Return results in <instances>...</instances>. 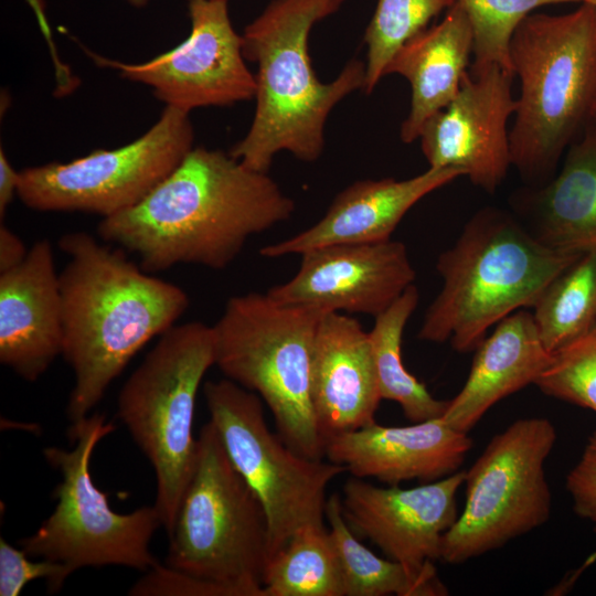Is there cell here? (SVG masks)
Here are the masks:
<instances>
[{
  "label": "cell",
  "mask_w": 596,
  "mask_h": 596,
  "mask_svg": "<svg viewBox=\"0 0 596 596\" xmlns=\"http://www.w3.org/2000/svg\"><path fill=\"white\" fill-rule=\"evenodd\" d=\"M582 2H586L596 7V0H582Z\"/></svg>",
  "instance_id": "cell-37"
},
{
  "label": "cell",
  "mask_w": 596,
  "mask_h": 596,
  "mask_svg": "<svg viewBox=\"0 0 596 596\" xmlns=\"http://www.w3.org/2000/svg\"><path fill=\"white\" fill-rule=\"evenodd\" d=\"M472 447L467 433L440 417L408 426L376 422L329 437L324 457L353 477H373L390 486L402 481L432 482L458 471Z\"/></svg>",
  "instance_id": "cell-18"
},
{
  "label": "cell",
  "mask_w": 596,
  "mask_h": 596,
  "mask_svg": "<svg viewBox=\"0 0 596 596\" xmlns=\"http://www.w3.org/2000/svg\"><path fill=\"white\" fill-rule=\"evenodd\" d=\"M263 587L265 596H343L339 560L324 523L292 534L269 558Z\"/></svg>",
  "instance_id": "cell-26"
},
{
  "label": "cell",
  "mask_w": 596,
  "mask_h": 596,
  "mask_svg": "<svg viewBox=\"0 0 596 596\" xmlns=\"http://www.w3.org/2000/svg\"><path fill=\"white\" fill-rule=\"evenodd\" d=\"M214 361L212 326L174 324L160 336L117 397L118 418L153 468V505L168 534L195 468V398Z\"/></svg>",
  "instance_id": "cell-8"
},
{
  "label": "cell",
  "mask_w": 596,
  "mask_h": 596,
  "mask_svg": "<svg viewBox=\"0 0 596 596\" xmlns=\"http://www.w3.org/2000/svg\"><path fill=\"white\" fill-rule=\"evenodd\" d=\"M114 429L104 415L89 414L68 428L73 449L44 448L45 460L62 480L53 491L52 513L33 534L18 541L30 557L60 563L71 573L111 565L147 572L159 564L150 552V541L161 525L156 507L118 513L92 479V454Z\"/></svg>",
  "instance_id": "cell-9"
},
{
  "label": "cell",
  "mask_w": 596,
  "mask_h": 596,
  "mask_svg": "<svg viewBox=\"0 0 596 596\" xmlns=\"http://www.w3.org/2000/svg\"><path fill=\"white\" fill-rule=\"evenodd\" d=\"M510 204L545 246L575 254L596 251V123L567 148L550 181L515 191Z\"/></svg>",
  "instance_id": "cell-21"
},
{
  "label": "cell",
  "mask_w": 596,
  "mask_h": 596,
  "mask_svg": "<svg viewBox=\"0 0 596 596\" xmlns=\"http://www.w3.org/2000/svg\"><path fill=\"white\" fill-rule=\"evenodd\" d=\"M557 434L544 417L521 418L494 435L465 471L464 509L441 540L440 560L461 564L547 522L544 465Z\"/></svg>",
  "instance_id": "cell-10"
},
{
  "label": "cell",
  "mask_w": 596,
  "mask_h": 596,
  "mask_svg": "<svg viewBox=\"0 0 596 596\" xmlns=\"http://www.w3.org/2000/svg\"><path fill=\"white\" fill-rule=\"evenodd\" d=\"M203 394L230 460L266 511L270 558L300 528L324 523L327 488L345 469L305 457L273 434L256 393L225 377L205 382Z\"/></svg>",
  "instance_id": "cell-11"
},
{
  "label": "cell",
  "mask_w": 596,
  "mask_h": 596,
  "mask_svg": "<svg viewBox=\"0 0 596 596\" xmlns=\"http://www.w3.org/2000/svg\"><path fill=\"white\" fill-rule=\"evenodd\" d=\"M415 276L402 242L331 244L302 253L296 275L267 295L286 306L376 317Z\"/></svg>",
  "instance_id": "cell-15"
},
{
  "label": "cell",
  "mask_w": 596,
  "mask_h": 596,
  "mask_svg": "<svg viewBox=\"0 0 596 596\" xmlns=\"http://www.w3.org/2000/svg\"><path fill=\"white\" fill-rule=\"evenodd\" d=\"M58 246L68 256L58 276L62 355L74 373L66 415L75 424L89 415L137 352L175 324L189 297L143 270L123 248L86 232L64 234Z\"/></svg>",
  "instance_id": "cell-2"
},
{
  "label": "cell",
  "mask_w": 596,
  "mask_h": 596,
  "mask_svg": "<svg viewBox=\"0 0 596 596\" xmlns=\"http://www.w3.org/2000/svg\"><path fill=\"white\" fill-rule=\"evenodd\" d=\"M465 475L456 471L409 489L377 487L352 476L342 489V513L351 530L387 558L425 571L440 560L443 535L458 517L456 496Z\"/></svg>",
  "instance_id": "cell-16"
},
{
  "label": "cell",
  "mask_w": 596,
  "mask_h": 596,
  "mask_svg": "<svg viewBox=\"0 0 596 596\" xmlns=\"http://www.w3.org/2000/svg\"><path fill=\"white\" fill-rule=\"evenodd\" d=\"M467 13L473 34L470 70L499 65L513 74L510 60L512 35L533 10L582 0H457ZM515 76V75H514Z\"/></svg>",
  "instance_id": "cell-29"
},
{
  "label": "cell",
  "mask_w": 596,
  "mask_h": 596,
  "mask_svg": "<svg viewBox=\"0 0 596 596\" xmlns=\"http://www.w3.org/2000/svg\"><path fill=\"white\" fill-rule=\"evenodd\" d=\"M594 531L596 532V524H595V526H594Z\"/></svg>",
  "instance_id": "cell-38"
},
{
  "label": "cell",
  "mask_w": 596,
  "mask_h": 596,
  "mask_svg": "<svg viewBox=\"0 0 596 596\" xmlns=\"http://www.w3.org/2000/svg\"><path fill=\"white\" fill-rule=\"evenodd\" d=\"M192 148L189 113L166 106L158 121L132 142L20 171L17 195L36 211L108 217L138 204Z\"/></svg>",
  "instance_id": "cell-12"
},
{
  "label": "cell",
  "mask_w": 596,
  "mask_h": 596,
  "mask_svg": "<svg viewBox=\"0 0 596 596\" xmlns=\"http://www.w3.org/2000/svg\"><path fill=\"white\" fill-rule=\"evenodd\" d=\"M533 320L553 353L596 324V251L577 258L554 278L533 306Z\"/></svg>",
  "instance_id": "cell-27"
},
{
  "label": "cell",
  "mask_w": 596,
  "mask_h": 596,
  "mask_svg": "<svg viewBox=\"0 0 596 596\" xmlns=\"http://www.w3.org/2000/svg\"><path fill=\"white\" fill-rule=\"evenodd\" d=\"M128 594L130 596H233L221 585L160 564L145 572Z\"/></svg>",
  "instance_id": "cell-32"
},
{
  "label": "cell",
  "mask_w": 596,
  "mask_h": 596,
  "mask_svg": "<svg viewBox=\"0 0 596 596\" xmlns=\"http://www.w3.org/2000/svg\"><path fill=\"white\" fill-rule=\"evenodd\" d=\"M460 175L451 168L429 167L405 180L356 181L336 195L317 223L289 238L264 246L259 253L278 258L331 244L391 240L404 215L418 201Z\"/></svg>",
  "instance_id": "cell-20"
},
{
  "label": "cell",
  "mask_w": 596,
  "mask_h": 596,
  "mask_svg": "<svg viewBox=\"0 0 596 596\" xmlns=\"http://www.w3.org/2000/svg\"><path fill=\"white\" fill-rule=\"evenodd\" d=\"M514 75L499 65L468 70L456 97L423 126L418 139L430 168H451L493 194L511 164L508 121L517 109Z\"/></svg>",
  "instance_id": "cell-14"
},
{
  "label": "cell",
  "mask_w": 596,
  "mask_h": 596,
  "mask_svg": "<svg viewBox=\"0 0 596 596\" xmlns=\"http://www.w3.org/2000/svg\"><path fill=\"white\" fill-rule=\"evenodd\" d=\"M381 400L369 332L351 316L323 312L311 363V402L323 441L375 423Z\"/></svg>",
  "instance_id": "cell-19"
},
{
  "label": "cell",
  "mask_w": 596,
  "mask_h": 596,
  "mask_svg": "<svg viewBox=\"0 0 596 596\" xmlns=\"http://www.w3.org/2000/svg\"><path fill=\"white\" fill-rule=\"evenodd\" d=\"M418 290L413 284L382 313L369 332L382 400L396 402L412 423L443 416L448 401L435 398L426 385L411 374L402 360L404 328L417 307Z\"/></svg>",
  "instance_id": "cell-25"
},
{
  "label": "cell",
  "mask_w": 596,
  "mask_h": 596,
  "mask_svg": "<svg viewBox=\"0 0 596 596\" xmlns=\"http://www.w3.org/2000/svg\"><path fill=\"white\" fill-rule=\"evenodd\" d=\"M22 240L6 224L0 225V274L19 266L28 256Z\"/></svg>",
  "instance_id": "cell-34"
},
{
  "label": "cell",
  "mask_w": 596,
  "mask_h": 596,
  "mask_svg": "<svg viewBox=\"0 0 596 596\" xmlns=\"http://www.w3.org/2000/svg\"><path fill=\"white\" fill-rule=\"evenodd\" d=\"M475 351L466 383L440 416L467 434L499 401L534 384L552 355L539 337L532 313L525 310L497 323Z\"/></svg>",
  "instance_id": "cell-22"
},
{
  "label": "cell",
  "mask_w": 596,
  "mask_h": 596,
  "mask_svg": "<svg viewBox=\"0 0 596 596\" xmlns=\"http://www.w3.org/2000/svg\"><path fill=\"white\" fill-rule=\"evenodd\" d=\"M58 275L47 240L35 242L19 266L0 274V362L28 382L63 352Z\"/></svg>",
  "instance_id": "cell-17"
},
{
  "label": "cell",
  "mask_w": 596,
  "mask_h": 596,
  "mask_svg": "<svg viewBox=\"0 0 596 596\" xmlns=\"http://www.w3.org/2000/svg\"><path fill=\"white\" fill-rule=\"evenodd\" d=\"M295 202L266 172L221 150L192 148L138 204L102 219L100 240L147 273L189 264L227 267L253 235L290 219Z\"/></svg>",
  "instance_id": "cell-1"
},
{
  "label": "cell",
  "mask_w": 596,
  "mask_h": 596,
  "mask_svg": "<svg viewBox=\"0 0 596 596\" xmlns=\"http://www.w3.org/2000/svg\"><path fill=\"white\" fill-rule=\"evenodd\" d=\"M324 517L341 568L343 596L448 595L435 566L413 571L396 561L377 556L363 545L343 517L338 493L327 498Z\"/></svg>",
  "instance_id": "cell-24"
},
{
  "label": "cell",
  "mask_w": 596,
  "mask_h": 596,
  "mask_svg": "<svg viewBox=\"0 0 596 596\" xmlns=\"http://www.w3.org/2000/svg\"><path fill=\"white\" fill-rule=\"evenodd\" d=\"M189 36L145 63L91 55L98 64L118 70L124 77L150 86L166 106L187 113L255 97V75L245 64L242 35L232 25L227 0H189Z\"/></svg>",
  "instance_id": "cell-13"
},
{
  "label": "cell",
  "mask_w": 596,
  "mask_h": 596,
  "mask_svg": "<svg viewBox=\"0 0 596 596\" xmlns=\"http://www.w3.org/2000/svg\"><path fill=\"white\" fill-rule=\"evenodd\" d=\"M575 513L596 524V432L589 437L577 464L566 476Z\"/></svg>",
  "instance_id": "cell-33"
},
{
  "label": "cell",
  "mask_w": 596,
  "mask_h": 596,
  "mask_svg": "<svg viewBox=\"0 0 596 596\" xmlns=\"http://www.w3.org/2000/svg\"><path fill=\"white\" fill-rule=\"evenodd\" d=\"M582 255L545 246L511 212L480 209L438 256L443 287L425 312L418 338L449 341L460 353L475 351L492 326L520 308H533L549 284Z\"/></svg>",
  "instance_id": "cell-5"
},
{
  "label": "cell",
  "mask_w": 596,
  "mask_h": 596,
  "mask_svg": "<svg viewBox=\"0 0 596 596\" xmlns=\"http://www.w3.org/2000/svg\"><path fill=\"white\" fill-rule=\"evenodd\" d=\"M135 7H143L149 0H128Z\"/></svg>",
  "instance_id": "cell-36"
},
{
  "label": "cell",
  "mask_w": 596,
  "mask_h": 596,
  "mask_svg": "<svg viewBox=\"0 0 596 596\" xmlns=\"http://www.w3.org/2000/svg\"><path fill=\"white\" fill-rule=\"evenodd\" d=\"M323 311L286 306L267 292L230 298L212 326L215 361L226 379L256 393L295 451L323 459L311 402V363Z\"/></svg>",
  "instance_id": "cell-6"
},
{
  "label": "cell",
  "mask_w": 596,
  "mask_h": 596,
  "mask_svg": "<svg viewBox=\"0 0 596 596\" xmlns=\"http://www.w3.org/2000/svg\"><path fill=\"white\" fill-rule=\"evenodd\" d=\"M169 539L164 565L221 585L233 596H265L266 511L211 421L198 437L195 468Z\"/></svg>",
  "instance_id": "cell-7"
},
{
  "label": "cell",
  "mask_w": 596,
  "mask_h": 596,
  "mask_svg": "<svg viewBox=\"0 0 596 596\" xmlns=\"http://www.w3.org/2000/svg\"><path fill=\"white\" fill-rule=\"evenodd\" d=\"M534 385L545 395L596 413V324L553 352Z\"/></svg>",
  "instance_id": "cell-30"
},
{
  "label": "cell",
  "mask_w": 596,
  "mask_h": 596,
  "mask_svg": "<svg viewBox=\"0 0 596 596\" xmlns=\"http://www.w3.org/2000/svg\"><path fill=\"white\" fill-rule=\"evenodd\" d=\"M510 60L520 81L511 164L525 185L540 187L596 123V7L530 13L512 35Z\"/></svg>",
  "instance_id": "cell-4"
},
{
  "label": "cell",
  "mask_w": 596,
  "mask_h": 596,
  "mask_svg": "<svg viewBox=\"0 0 596 596\" xmlns=\"http://www.w3.org/2000/svg\"><path fill=\"white\" fill-rule=\"evenodd\" d=\"M348 0H273L242 35L245 60L257 64L256 109L245 137L231 156L249 169L268 173L275 156L288 151L305 162L324 148V126L333 107L363 89L365 64L353 58L329 83L311 65L312 26Z\"/></svg>",
  "instance_id": "cell-3"
},
{
  "label": "cell",
  "mask_w": 596,
  "mask_h": 596,
  "mask_svg": "<svg viewBox=\"0 0 596 596\" xmlns=\"http://www.w3.org/2000/svg\"><path fill=\"white\" fill-rule=\"evenodd\" d=\"M472 49L470 21L456 2L438 24L414 35L394 53L385 75L398 74L411 86V107L400 131L403 142L417 140L425 123L456 97Z\"/></svg>",
  "instance_id": "cell-23"
},
{
  "label": "cell",
  "mask_w": 596,
  "mask_h": 596,
  "mask_svg": "<svg viewBox=\"0 0 596 596\" xmlns=\"http://www.w3.org/2000/svg\"><path fill=\"white\" fill-rule=\"evenodd\" d=\"M20 172H18L8 160L3 148L0 149V217L6 216L9 204L13 196L18 194Z\"/></svg>",
  "instance_id": "cell-35"
},
{
  "label": "cell",
  "mask_w": 596,
  "mask_h": 596,
  "mask_svg": "<svg viewBox=\"0 0 596 596\" xmlns=\"http://www.w3.org/2000/svg\"><path fill=\"white\" fill-rule=\"evenodd\" d=\"M72 573L62 564L41 558L31 561L20 547L0 539V595L18 596L36 578L45 579L49 593H57Z\"/></svg>",
  "instance_id": "cell-31"
},
{
  "label": "cell",
  "mask_w": 596,
  "mask_h": 596,
  "mask_svg": "<svg viewBox=\"0 0 596 596\" xmlns=\"http://www.w3.org/2000/svg\"><path fill=\"white\" fill-rule=\"evenodd\" d=\"M457 0H377L364 33L366 46L363 91L371 94L385 76L394 53Z\"/></svg>",
  "instance_id": "cell-28"
}]
</instances>
